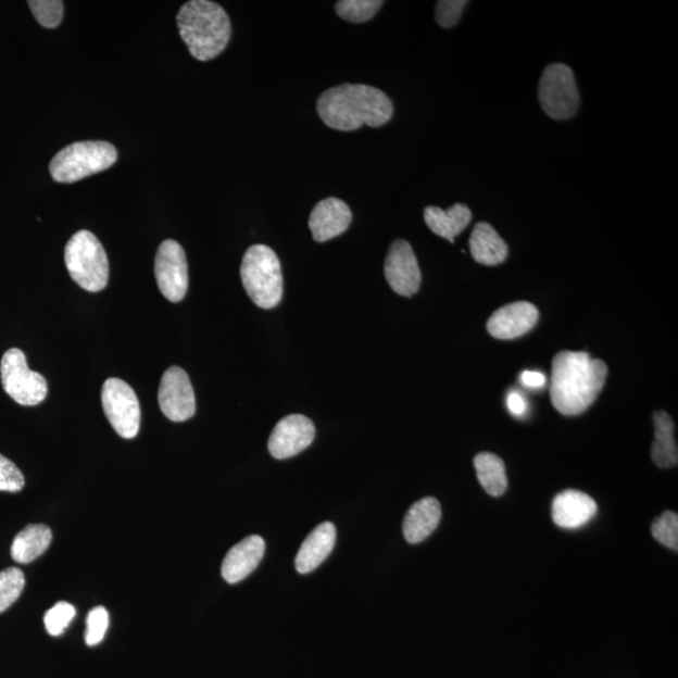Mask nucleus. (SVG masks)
Returning a JSON list of instances; mask_svg holds the SVG:
<instances>
[{"instance_id": "a878e982", "label": "nucleus", "mask_w": 678, "mask_h": 678, "mask_svg": "<svg viewBox=\"0 0 678 678\" xmlns=\"http://www.w3.org/2000/svg\"><path fill=\"white\" fill-rule=\"evenodd\" d=\"M24 587H26V577L21 569L7 568L0 572V613L18 601Z\"/></svg>"}, {"instance_id": "2eb2a0df", "label": "nucleus", "mask_w": 678, "mask_h": 678, "mask_svg": "<svg viewBox=\"0 0 678 678\" xmlns=\"http://www.w3.org/2000/svg\"><path fill=\"white\" fill-rule=\"evenodd\" d=\"M351 223L350 206L337 198L319 201L312 210L309 222L313 239L318 243L342 236L350 228Z\"/></svg>"}, {"instance_id": "f8f14e48", "label": "nucleus", "mask_w": 678, "mask_h": 678, "mask_svg": "<svg viewBox=\"0 0 678 678\" xmlns=\"http://www.w3.org/2000/svg\"><path fill=\"white\" fill-rule=\"evenodd\" d=\"M385 277L395 293L413 297L422 286V271L413 247L406 240H394L387 253Z\"/></svg>"}, {"instance_id": "f257e3e1", "label": "nucleus", "mask_w": 678, "mask_h": 678, "mask_svg": "<svg viewBox=\"0 0 678 678\" xmlns=\"http://www.w3.org/2000/svg\"><path fill=\"white\" fill-rule=\"evenodd\" d=\"M608 367L587 352L563 351L552 362L551 400L565 416L583 414L603 390Z\"/></svg>"}, {"instance_id": "ddd939ff", "label": "nucleus", "mask_w": 678, "mask_h": 678, "mask_svg": "<svg viewBox=\"0 0 678 678\" xmlns=\"http://www.w3.org/2000/svg\"><path fill=\"white\" fill-rule=\"evenodd\" d=\"M316 436L312 419L304 415H289L274 427L268 449L274 459L293 457L311 445Z\"/></svg>"}, {"instance_id": "cd10ccee", "label": "nucleus", "mask_w": 678, "mask_h": 678, "mask_svg": "<svg viewBox=\"0 0 678 678\" xmlns=\"http://www.w3.org/2000/svg\"><path fill=\"white\" fill-rule=\"evenodd\" d=\"M28 5L40 26L50 29L60 26L64 11L61 0H29Z\"/></svg>"}, {"instance_id": "7c9ffc66", "label": "nucleus", "mask_w": 678, "mask_h": 678, "mask_svg": "<svg viewBox=\"0 0 678 678\" xmlns=\"http://www.w3.org/2000/svg\"><path fill=\"white\" fill-rule=\"evenodd\" d=\"M469 4L466 0H440L436 4V22L442 28H454L462 18L465 7Z\"/></svg>"}, {"instance_id": "9b49d317", "label": "nucleus", "mask_w": 678, "mask_h": 678, "mask_svg": "<svg viewBox=\"0 0 678 678\" xmlns=\"http://www.w3.org/2000/svg\"><path fill=\"white\" fill-rule=\"evenodd\" d=\"M159 405L174 423H184L196 415L197 401L189 375L180 367H170L161 378Z\"/></svg>"}, {"instance_id": "bb28decb", "label": "nucleus", "mask_w": 678, "mask_h": 678, "mask_svg": "<svg viewBox=\"0 0 678 678\" xmlns=\"http://www.w3.org/2000/svg\"><path fill=\"white\" fill-rule=\"evenodd\" d=\"M652 537L658 543L673 551H678V515L674 512H665L653 520L651 527Z\"/></svg>"}, {"instance_id": "f3484780", "label": "nucleus", "mask_w": 678, "mask_h": 678, "mask_svg": "<svg viewBox=\"0 0 678 678\" xmlns=\"http://www.w3.org/2000/svg\"><path fill=\"white\" fill-rule=\"evenodd\" d=\"M265 552L264 539L250 536L234 545L226 554L222 565V576L226 582L236 585L255 570Z\"/></svg>"}, {"instance_id": "39448f33", "label": "nucleus", "mask_w": 678, "mask_h": 678, "mask_svg": "<svg viewBox=\"0 0 678 678\" xmlns=\"http://www.w3.org/2000/svg\"><path fill=\"white\" fill-rule=\"evenodd\" d=\"M64 263L72 279L87 292H101L109 285L110 265L101 241L88 230H79L64 249Z\"/></svg>"}, {"instance_id": "9d476101", "label": "nucleus", "mask_w": 678, "mask_h": 678, "mask_svg": "<svg viewBox=\"0 0 678 678\" xmlns=\"http://www.w3.org/2000/svg\"><path fill=\"white\" fill-rule=\"evenodd\" d=\"M155 277L160 292L167 301L179 303L187 296L189 272L183 247L167 239L159 247L155 258Z\"/></svg>"}, {"instance_id": "f03ea898", "label": "nucleus", "mask_w": 678, "mask_h": 678, "mask_svg": "<svg viewBox=\"0 0 678 678\" xmlns=\"http://www.w3.org/2000/svg\"><path fill=\"white\" fill-rule=\"evenodd\" d=\"M317 112L328 127L338 131L359 130L363 125L379 127L393 115L390 97L367 85L343 84L319 96Z\"/></svg>"}, {"instance_id": "20e7f679", "label": "nucleus", "mask_w": 678, "mask_h": 678, "mask_svg": "<svg viewBox=\"0 0 678 678\" xmlns=\"http://www.w3.org/2000/svg\"><path fill=\"white\" fill-rule=\"evenodd\" d=\"M241 281L250 300L260 309L272 310L282 297V274L279 258L269 247H250L240 268Z\"/></svg>"}, {"instance_id": "6e6552de", "label": "nucleus", "mask_w": 678, "mask_h": 678, "mask_svg": "<svg viewBox=\"0 0 678 678\" xmlns=\"http://www.w3.org/2000/svg\"><path fill=\"white\" fill-rule=\"evenodd\" d=\"M0 376L7 394L22 406H37L47 398L46 378L29 369L26 354L20 349L4 353L0 362Z\"/></svg>"}, {"instance_id": "b1692460", "label": "nucleus", "mask_w": 678, "mask_h": 678, "mask_svg": "<svg viewBox=\"0 0 678 678\" xmlns=\"http://www.w3.org/2000/svg\"><path fill=\"white\" fill-rule=\"evenodd\" d=\"M474 465L484 490L491 497H502L507 489L503 460L491 452H481L475 456Z\"/></svg>"}, {"instance_id": "4be33fe9", "label": "nucleus", "mask_w": 678, "mask_h": 678, "mask_svg": "<svg viewBox=\"0 0 678 678\" xmlns=\"http://www.w3.org/2000/svg\"><path fill=\"white\" fill-rule=\"evenodd\" d=\"M655 424V442L651 450V457L661 469L677 466L678 450L675 439V423L666 411H656L653 414Z\"/></svg>"}, {"instance_id": "412c9836", "label": "nucleus", "mask_w": 678, "mask_h": 678, "mask_svg": "<svg viewBox=\"0 0 678 678\" xmlns=\"http://www.w3.org/2000/svg\"><path fill=\"white\" fill-rule=\"evenodd\" d=\"M474 260L482 265L494 266L505 262L508 248L505 240L488 223H478L469 240Z\"/></svg>"}, {"instance_id": "2f4dec72", "label": "nucleus", "mask_w": 678, "mask_h": 678, "mask_svg": "<svg viewBox=\"0 0 678 678\" xmlns=\"http://www.w3.org/2000/svg\"><path fill=\"white\" fill-rule=\"evenodd\" d=\"M24 486L26 480L17 465L0 455V491L18 492Z\"/></svg>"}, {"instance_id": "72a5a7b5", "label": "nucleus", "mask_w": 678, "mask_h": 678, "mask_svg": "<svg viewBox=\"0 0 678 678\" xmlns=\"http://www.w3.org/2000/svg\"><path fill=\"white\" fill-rule=\"evenodd\" d=\"M508 410L516 416H522L526 413V402H524L522 395L516 392H512L507 398Z\"/></svg>"}, {"instance_id": "c756f323", "label": "nucleus", "mask_w": 678, "mask_h": 678, "mask_svg": "<svg viewBox=\"0 0 678 678\" xmlns=\"http://www.w3.org/2000/svg\"><path fill=\"white\" fill-rule=\"evenodd\" d=\"M109 625L110 616L106 608L96 607L91 610L87 617V645L93 648V645L101 643L104 639V635L108 632Z\"/></svg>"}, {"instance_id": "6ab92c4d", "label": "nucleus", "mask_w": 678, "mask_h": 678, "mask_svg": "<svg viewBox=\"0 0 678 678\" xmlns=\"http://www.w3.org/2000/svg\"><path fill=\"white\" fill-rule=\"evenodd\" d=\"M441 505L438 499L427 497L418 500L403 519V536L410 544H418L429 538L441 520Z\"/></svg>"}, {"instance_id": "1a4fd4ad", "label": "nucleus", "mask_w": 678, "mask_h": 678, "mask_svg": "<svg viewBox=\"0 0 678 678\" xmlns=\"http://www.w3.org/2000/svg\"><path fill=\"white\" fill-rule=\"evenodd\" d=\"M102 406L113 430L131 440L139 435L141 407L133 387L123 379L109 378L102 387Z\"/></svg>"}, {"instance_id": "5701e85b", "label": "nucleus", "mask_w": 678, "mask_h": 678, "mask_svg": "<svg viewBox=\"0 0 678 678\" xmlns=\"http://www.w3.org/2000/svg\"><path fill=\"white\" fill-rule=\"evenodd\" d=\"M52 542V530L45 524H30L14 538L11 548L12 558L28 564L39 558Z\"/></svg>"}, {"instance_id": "dca6fc26", "label": "nucleus", "mask_w": 678, "mask_h": 678, "mask_svg": "<svg viewBox=\"0 0 678 678\" xmlns=\"http://www.w3.org/2000/svg\"><path fill=\"white\" fill-rule=\"evenodd\" d=\"M599 507L594 500L579 490H565L553 500L552 518L564 529H578L591 522Z\"/></svg>"}, {"instance_id": "0eeeda50", "label": "nucleus", "mask_w": 678, "mask_h": 678, "mask_svg": "<svg viewBox=\"0 0 678 678\" xmlns=\"http://www.w3.org/2000/svg\"><path fill=\"white\" fill-rule=\"evenodd\" d=\"M538 95L540 106L553 120H568L578 111L577 80L567 64H549L540 78Z\"/></svg>"}, {"instance_id": "473e14b6", "label": "nucleus", "mask_w": 678, "mask_h": 678, "mask_svg": "<svg viewBox=\"0 0 678 678\" xmlns=\"http://www.w3.org/2000/svg\"><path fill=\"white\" fill-rule=\"evenodd\" d=\"M545 376L540 373H536V371H526L522 375V382L528 387H532V389H538V387H542L545 385Z\"/></svg>"}, {"instance_id": "7ed1b4c3", "label": "nucleus", "mask_w": 678, "mask_h": 678, "mask_svg": "<svg viewBox=\"0 0 678 678\" xmlns=\"http://www.w3.org/2000/svg\"><path fill=\"white\" fill-rule=\"evenodd\" d=\"M177 27L193 59L206 62L216 59L231 37L229 15L224 8L209 0H191L177 13Z\"/></svg>"}, {"instance_id": "423d86ee", "label": "nucleus", "mask_w": 678, "mask_h": 678, "mask_svg": "<svg viewBox=\"0 0 678 678\" xmlns=\"http://www.w3.org/2000/svg\"><path fill=\"white\" fill-rule=\"evenodd\" d=\"M117 161V151L106 141H84L68 145L51 161L53 180L72 184L110 168Z\"/></svg>"}, {"instance_id": "aec40b11", "label": "nucleus", "mask_w": 678, "mask_h": 678, "mask_svg": "<svg viewBox=\"0 0 678 678\" xmlns=\"http://www.w3.org/2000/svg\"><path fill=\"white\" fill-rule=\"evenodd\" d=\"M425 223L429 229L443 239L455 243V237L467 228L473 219V213L464 204H455L448 210L438 206H427L424 212Z\"/></svg>"}, {"instance_id": "393cba45", "label": "nucleus", "mask_w": 678, "mask_h": 678, "mask_svg": "<svg viewBox=\"0 0 678 678\" xmlns=\"http://www.w3.org/2000/svg\"><path fill=\"white\" fill-rule=\"evenodd\" d=\"M382 5L381 0H341L336 12L339 18L359 24L373 20Z\"/></svg>"}, {"instance_id": "a211bd4d", "label": "nucleus", "mask_w": 678, "mask_h": 678, "mask_svg": "<svg viewBox=\"0 0 678 678\" xmlns=\"http://www.w3.org/2000/svg\"><path fill=\"white\" fill-rule=\"evenodd\" d=\"M337 539V530L332 523H322L304 540L300 552L297 554L296 568L301 575L318 568L332 553Z\"/></svg>"}, {"instance_id": "c85d7f7f", "label": "nucleus", "mask_w": 678, "mask_h": 678, "mask_svg": "<svg viewBox=\"0 0 678 678\" xmlns=\"http://www.w3.org/2000/svg\"><path fill=\"white\" fill-rule=\"evenodd\" d=\"M76 616V608L67 602H59L46 613L45 626L51 636H61Z\"/></svg>"}, {"instance_id": "4468645a", "label": "nucleus", "mask_w": 678, "mask_h": 678, "mask_svg": "<svg viewBox=\"0 0 678 678\" xmlns=\"http://www.w3.org/2000/svg\"><path fill=\"white\" fill-rule=\"evenodd\" d=\"M539 311L529 302H515L499 309L488 321V332L497 338L514 339L527 335L536 327Z\"/></svg>"}]
</instances>
